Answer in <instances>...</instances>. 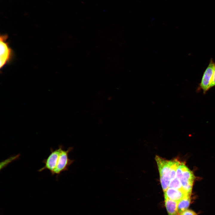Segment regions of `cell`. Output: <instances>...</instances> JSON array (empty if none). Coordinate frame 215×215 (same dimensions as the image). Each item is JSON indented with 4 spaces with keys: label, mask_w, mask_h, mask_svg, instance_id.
<instances>
[{
    "label": "cell",
    "mask_w": 215,
    "mask_h": 215,
    "mask_svg": "<svg viewBox=\"0 0 215 215\" xmlns=\"http://www.w3.org/2000/svg\"><path fill=\"white\" fill-rule=\"evenodd\" d=\"M73 149L72 147H69L66 150L63 148L59 154L56 167L52 175H56L57 177L62 172L68 170L69 167L74 161V160L70 159L68 153Z\"/></svg>",
    "instance_id": "obj_1"
},
{
    "label": "cell",
    "mask_w": 215,
    "mask_h": 215,
    "mask_svg": "<svg viewBox=\"0 0 215 215\" xmlns=\"http://www.w3.org/2000/svg\"><path fill=\"white\" fill-rule=\"evenodd\" d=\"M8 38L7 35L0 36V68L3 67L5 64L12 59L13 53L8 43L7 42Z\"/></svg>",
    "instance_id": "obj_2"
},
{
    "label": "cell",
    "mask_w": 215,
    "mask_h": 215,
    "mask_svg": "<svg viewBox=\"0 0 215 215\" xmlns=\"http://www.w3.org/2000/svg\"><path fill=\"white\" fill-rule=\"evenodd\" d=\"M215 62L211 58L209 63L204 71L200 83L199 84L198 88L202 90L204 94L210 89L214 73Z\"/></svg>",
    "instance_id": "obj_3"
},
{
    "label": "cell",
    "mask_w": 215,
    "mask_h": 215,
    "mask_svg": "<svg viewBox=\"0 0 215 215\" xmlns=\"http://www.w3.org/2000/svg\"><path fill=\"white\" fill-rule=\"evenodd\" d=\"M63 148L62 146L59 145V148L55 150L50 148V153L48 157L43 161L44 166L39 169V172L44 170H48L52 174L55 169L57 165L58 159L61 150Z\"/></svg>",
    "instance_id": "obj_4"
},
{
    "label": "cell",
    "mask_w": 215,
    "mask_h": 215,
    "mask_svg": "<svg viewBox=\"0 0 215 215\" xmlns=\"http://www.w3.org/2000/svg\"><path fill=\"white\" fill-rule=\"evenodd\" d=\"M181 171L178 173L176 177L180 180L183 189L189 185L193 184L194 176L193 173L187 168L183 163H180L179 165Z\"/></svg>",
    "instance_id": "obj_5"
},
{
    "label": "cell",
    "mask_w": 215,
    "mask_h": 215,
    "mask_svg": "<svg viewBox=\"0 0 215 215\" xmlns=\"http://www.w3.org/2000/svg\"><path fill=\"white\" fill-rule=\"evenodd\" d=\"M156 162L160 176L170 182V161L156 156Z\"/></svg>",
    "instance_id": "obj_6"
},
{
    "label": "cell",
    "mask_w": 215,
    "mask_h": 215,
    "mask_svg": "<svg viewBox=\"0 0 215 215\" xmlns=\"http://www.w3.org/2000/svg\"><path fill=\"white\" fill-rule=\"evenodd\" d=\"M165 198L179 202L187 194L183 190L168 188L164 192Z\"/></svg>",
    "instance_id": "obj_7"
},
{
    "label": "cell",
    "mask_w": 215,
    "mask_h": 215,
    "mask_svg": "<svg viewBox=\"0 0 215 215\" xmlns=\"http://www.w3.org/2000/svg\"><path fill=\"white\" fill-rule=\"evenodd\" d=\"M165 206L168 215H178V202L168 199H165Z\"/></svg>",
    "instance_id": "obj_8"
},
{
    "label": "cell",
    "mask_w": 215,
    "mask_h": 215,
    "mask_svg": "<svg viewBox=\"0 0 215 215\" xmlns=\"http://www.w3.org/2000/svg\"><path fill=\"white\" fill-rule=\"evenodd\" d=\"M191 195L188 194H186L183 198L178 202L177 206L178 214L187 209L189 207L191 202Z\"/></svg>",
    "instance_id": "obj_9"
},
{
    "label": "cell",
    "mask_w": 215,
    "mask_h": 215,
    "mask_svg": "<svg viewBox=\"0 0 215 215\" xmlns=\"http://www.w3.org/2000/svg\"><path fill=\"white\" fill-rule=\"evenodd\" d=\"M168 187L169 188L183 190L181 183L176 176L170 180Z\"/></svg>",
    "instance_id": "obj_10"
},
{
    "label": "cell",
    "mask_w": 215,
    "mask_h": 215,
    "mask_svg": "<svg viewBox=\"0 0 215 215\" xmlns=\"http://www.w3.org/2000/svg\"><path fill=\"white\" fill-rule=\"evenodd\" d=\"M160 177L161 185L163 191L164 192L169 188L168 185L169 182L166 180L162 177L160 176Z\"/></svg>",
    "instance_id": "obj_11"
},
{
    "label": "cell",
    "mask_w": 215,
    "mask_h": 215,
    "mask_svg": "<svg viewBox=\"0 0 215 215\" xmlns=\"http://www.w3.org/2000/svg\"><path fill=\"white\" fill-rule=\"evenodd\" d=\"M178 215H197L194 211L188 209H186L179 214Z\"/></svg>",
    "instance_id": "obj_12"
},
{
    "label": "cell",
    "mask_w": 215,
    "mask_h": 215,
    "mask_svg": "<svg viewBox=\"0 0 215 215\" xmlns=\"http://www.w3.org/2000/svg\"><path fill=\"white\" fill-rule=\"evenodd\" d=\"M214 86H215V63L214 64V73L209 88L210 89L211 88Z\"/></svg>",
    "instance_id": "obj_13"
}]
</instances>
